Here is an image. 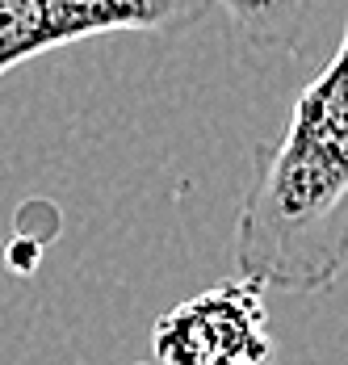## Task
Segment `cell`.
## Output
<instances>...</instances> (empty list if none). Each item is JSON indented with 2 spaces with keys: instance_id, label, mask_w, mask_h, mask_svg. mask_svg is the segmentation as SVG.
<instances>
[{
  "instance_id": "obj_1",
  "label": "cell",
  "mask_w": 348,
  "mask_h": 365,
  "mask_svg": "<svg viewBox=\"0 0 348 365\" xmlns=\"http://www.w3.org/2000/svg\"><path fill=\"white\" fill-rule=\"evenodd\" d=\"M348 264V21L336 55L298 93L273 143L256 147L235 269L256 290L319 294Z\"/></svg>"
},
{
  "instance_id": "obj_2",
  "label": "cell",
  "mask_w": 348,
  "mask_h": 365,
  "mask_svg": "<svg viewBox=\"0 0 348 365\" xmlns=\"http://www.w3.org/2000/svg\"><path fill=\"white\" fill-rule=\"evenodd\" d=\"M210 0H0V80L46 51L84 38L176 34L202 21Z\"/></svg>"
},
{
  "instance_id": "obj_3",
  "label": "cell",
  "mask_w": 348,
  "mask_h": 365,
  "mask_svg": "<svg viewBox=\"0 0 348 365\" xmlns=\"http://www.w3.org/2000/svg\"><path fill=\"white\" fill-rule=\"evenodd\" d=\"M260 290L231 282L176 307L155 328V357L164 365H260L269 357Z\"/></svg>"
},
{
  "instance_id": "obj_4",
  "label": "cell",
  "mask_w": 348,
  "mask_h": 365,
  "mask_svg": "<svg viewBox=\"0 0 348 365\" xmlns=\"http://www.w3.org/2000/svg\"><path fill=\"white\" fill-rule=\"evenodd\" d=\"M218 4L231 26L260 51H294L307 34L319 0H210Z\"/></svg>"
}]
</instances>
